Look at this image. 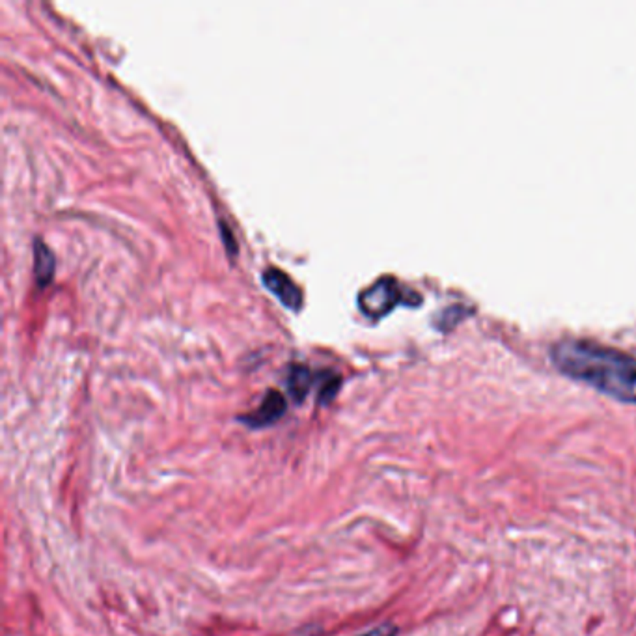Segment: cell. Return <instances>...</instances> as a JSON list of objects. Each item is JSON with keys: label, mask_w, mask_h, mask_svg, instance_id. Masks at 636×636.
Here are the masks:
<instances>
[{"label": "cell", "mask_w": 636, "mask_h": 636, "mask_svg": "<svg viewBox=\"0 0 636 636\" xmlns=\"http://www.w3.org/2000/svg\"><path fill=\"white\" fill-rule=\"evenodd\" d=\"M550 357L565 375L614 399L636 403V357L629 351L593 338L565 336L550 345Z\"/></svg>", "instance_id": "obj_1"}, {"label": "cell", "mask_w": 636, "mask_h": 636, "mask_svg": "<svg viewBox=\"0 0 636 636\" xmlns=\"http://www.w3.org/2000/svg\"><path fill=\"white\" fill-rule=\"evenodd\" d=\"M409 295H417V293L407 292L396 278L383 277L359 293V308L368 317L387 316L396 304L407 302Z\"/></svg>", "instance_id": "obj_2"}, {"label": "cell", "mask_w": 636, "mask_h": 636, "mask_svg": "<svg viewBox=\"0 0 636 636\" xmlns=\"http://www.w3.org/2000/svg\"><path fill=\"white\" fill-rule=\"evenodd\" d=\"M262 280H264V286L277 297L278 301L282 302L284 307L289 308L292 312L301 310L302 307L301 289L297 287V284L293 282L292 278L287 277L286 273H282V271L277 267H269L265 269V273L262 274Z\"/></svg>", "instance_id": "obj_3"}, {"label": "cell", "mask_w": 636, "mask_h": 636, "mask_svg": "<svg viewBox=\"0 0 636 636\" xmlns=\"http://www.w3.org/2000/svg\"><path fill=\"white\" fill-rule=\"evenodd\" d=\"M286 407H287L286 397L282 396V392H278V390H269V392L265 394L262 405H259L256 411L239 417V420L243 422V424H247L249 427H267L284 417Z\"/></svg>", "instance_id": "obj_4"}, {"label": "cell", "mask_w": 636, "mask_h": 636, "mask_svg": "<svg viewBox=\"0 0 636 636\" xmlns=\"http://www.w3.org/2000/svg\"><path fill=\"white\" fill-rule=\"evenodd\" d=\"M287 390L297 403L304 402V397L310 392L312 384L316 383V375L312 373L310 368L302 366V364H293L287 373Z\"/></svg>", "instance_id": "obj_5"}, {"label": "cell", "mask_w": 636, "mask_h": 636, "mask_svg": "<svg viewBox=\"0 0 636 636\" xmlns=\"http://www.w3.org/2000/svg\"><path fill=\"white\" fill-rule=\"evenodd\" d=\"M34 274L41 287L47 286L54 277V256L41 239L34 241Z\"/></svg>", "instance_id": "obj_6"}, {"label": "cell", "mask_w": 636, "mask_h": 636, "mask_svg": "<svg viewBox=\"0 0 636 636\" xmlns=\"http://www.w3.org/2000/svg\"><path fill=\"white\" fill-rule=\"evenodd\" d=\"M340 384H342V379L338 375H332L330 372H323V383H321L319 388V403L321 405H327L334 399V396L338 394L340 390Z\"/></svg>", "instance_id": "obj_7"}, {"label": "cell", "mask_w": 636, "mask_h": 636, "mask_svg": "<svg viewBox=\"0 0 636 636\" xmlns=\"http://www.w3.org/2000/svg\"><path fill=\"white\" fill-rule=\"evenodd\" d=\"M397 631H399V629H397V625H394V623H383V625L373 627V629H369V631L362 632V635L359 636H396Z\"/></svg>", "instance_id": "obj_8"}, {"label": "cell", "mask_w": 636, "mask_h": 636, "mask_svg": "<svg viewBox=\"0 0 636 636\" xmlns=\"http://www.w3.org/2000/svg\"><path fill=\"white\" fill-rule=\"evenodd\" d=\"M220 234H222V241H224V247L226 250H228V254H230V256H235V252H237V243L234 241V234H232V230L228 228L226 222H220Z\"/></svg>", "instance_id": "obj_9"}]
</instances>
